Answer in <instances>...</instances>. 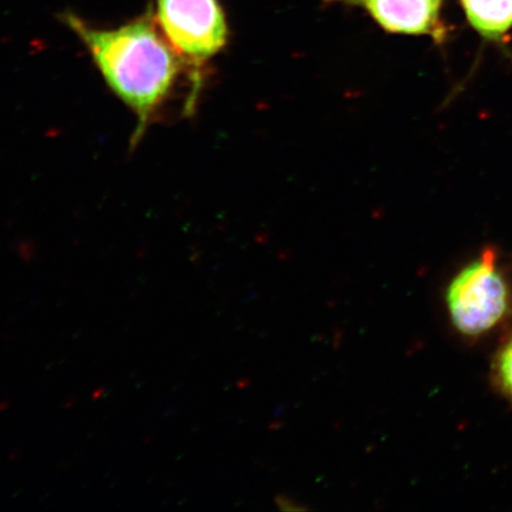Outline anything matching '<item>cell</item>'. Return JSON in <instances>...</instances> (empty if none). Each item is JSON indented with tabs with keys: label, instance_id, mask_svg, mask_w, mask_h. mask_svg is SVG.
<instances>
[{
	"label": "cell",
	"instance_id": "1",
	"mask_svg": "<svg viewBox=\"0 0 512 512\" xmlns=\"http://www.w3.org/2000/svg\"><path fill=\"white\" fill-rule=\"evenodd\" d=\"M62 19L86 47L107 86L136 114L133 143L138 144L185 63L150 12L114 29L96 28L72 12Z\"/></svg>",
	"mask_w": 512,
	"mask_h": 512
},
{
	"label": "cell",
	"instance_id": "2",
	"mask_svg": "<svg viewBox=\"0 0 512 512\" xmlns=\"http://www.w3.org/2000/svg\"><path fill=\"white\" fill-rule=\"evenodd\" d=\"M153 17L187 66L200 67L226 46L228 28L219 0H155Z\"/></svg>",
	"mask_w": 512,
	"mask_h": 512
},
{
	"label": "cell",
	"instance_id": "3",
	"mask_svg": "<svg viewBox=\"0 0 512 512\" xmlns=\"http://www.w3.org/2000/svg\"><path fill=\"white\" fill-rule=\"evenodd\" d=\"M446 300L454 326L465 335L483 334L503 318L508 290L491 249L453 279Z\"/></svg>",
	"mask_w": 512,
	"mask_h": 512
},
{
	"label": "cell",
	"instance_id": "4",
	"mask_svg": "<svg viewBox=\"0 0 512 512\" xmlns=\"http://www.w3.org/2000/svg\"><path fill=\"white\" fill-rule=\"evenodd\" d=\"M369 11L383 29L396 34L437 31L441 0H342Z\"/></svg>",
	"mask_w": 512,
	"mask_h": 512
},
{
	"label": "cell",
	"instance_id": "5",
	"mask_svg": "<svg viewBox=\"0 0 512 512\" xmlns=\"http://www.w3.org/2000/svg\"><path fill=\"white\" fill-rule=\"evenodd\" d=\"M463 5L472 27L490 40L512 27V0H463Z\"/></svg>",
	"mask_w": 512,
	"mask_h": 512
},
{
	"label": "cell",
	"instance_id": "6",
	"mask_svg": "<svg viewBox=\"0 0 512 512\" xmlns=\"http://www.w3.org/2000/svg\"><path fill=\"white\" fill-rule=\"evenodd\" d=\"M498 374L504 389L512 396V339L499 355Z\"/></svg>",
	"mask_w": 512,
	"mask_h": 512
}]
</instances>
